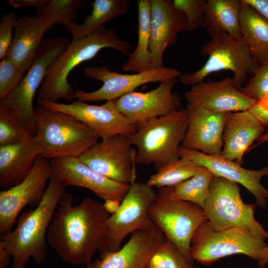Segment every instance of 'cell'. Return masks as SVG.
<instances>
[{
  "label": "cell",
  "instance_id": "6da1fadb",
  "mask_svg": "<svg viewBox=\"0 0 268 268\" xmlns=\"http://www.w3.org/2000/svg\"><path fill=\"white\" fill-rule=\"evenodd\" d=\"M69 193L61 196L49 226L47 238L52 249L65 262L89 265L97 251H107L106 222L110 217L103 204L85 197L73 205Z\"/></svg>",
  "mask_w": 268,
  "mask_h": 268
},
{
  "label": "cell",
  "instance_id": "7a4b0ae2",
  "mask_svg": "<svg viewBox=\"0 0 268 268\" xmlns=\"http://www.w3.org/2000/svg\"><path fill=\"white\" fill-rule=\"evenodd\" d=\"M67 187L59 180L51 177L40 204L34 209L24 210L17 219L15 228L0 236V244L12 258V268H25L30 258L38 265L45 262L48 229Z\"/></svg>",
  "mask_w": 268,
  "mask_h": 268
},
{
  "label": "cell",
  "instance_id": "3957f363",
  "mask_svg": "<svg viewBox=\"0 0 268 268\" xmlns=\"http://www.w3.org/2000/svg\"><path fill=\"white\" fill-rule=\"evenodd\" d=\"M105 48L129 55L131 45L128 41L120 39L114 29H108L105 25L88 36L72 40L67 49L48 68L38 93V105L45 102H57L60 99L70 102L76 98L75 91L67 79L71 71Z\"/></svg>",
  "mask_w": 268,
  "mask_h": 268
},
{
  "label": "cell",
  "instance_id": "277c9868",
  "mask_svg": "<svg viewBox=\"0 0 268 268\" xmlns=\"http://www.w3.org/2000/svg\"><path fill=\"white\" fill-rule=\"evenodd\" d=\"M189 125L187 108L136 125L135 132L129 135L135 147V163L153 164L156 170L178 159V149Z\"/></svg>",
  "mask_w": 268,
  "mask_h": 268
},
{
  "label": "cell",
  "instance_id": "5b68a950",
  "mask_svg": "<svg viewBox=\"0 0 268 268\" xmlns=\"http://www.w3.org/2000/svg\"><path fill=\"white\" fill-rule=\"evenodd\" d=\"M268 238L239 227L217 230L206 221L195 232L190 247L193 261L210 265L225 257L242 254L257 261L259 268L268 263Z\"/></svg>",
  "mask_w": 268,
  "mask_h": 268
},
{
  "label": "cell",
  "instance_id": "8992f818",
  "mask_svg": "<svg viewBox=\"0 0 268 268\" xmlns=\"http://www.w3.org/2000/svg\"><path fill=\"white\" fill-rule=\"evenodd\" d=\"M37 125L36 137L46 159L79 157L98 142L100 137L93 130L73 116L37 105L35 109Z\"/></svg>",
  "mask_w": 268,
  "mask_h": 268
},
{
  "label": "cell",
  "instance_id": "52a82bcc",
  "mask_svg": "<svg viewBox=\"0 0 268 268\" xmlns=\"http://www.w3.org/2000/svg\"><path fill=\"white\" fill-rule=\"evenodd\" d=\"M210 40L201 50V54L208 59L199 69L180 76L187 85H195L208 75L216 71L228 70L233 73V82L240 90L249 75H254L259 65L242 37L235 38L219 29H207Z\"/></svg>",
  "mask_w": 268,
  "mask_h": 268
},
{
  "label": "cell",
  "instance_id": "ba28073f",
  "mask_svg": "<svg viewBox=\"0 0 268 268\" xmlns=\"http://www.w3.org/2000/svg\"><path fill=\"white\" fill-rule=\"evenodd\" d=\"M148 213L153 224L193 265L191 240L197 229L207 221L203 209L190 201L173 199L170 187H164L158 190Z\"/></svg>",
  "mask_w": 268,
  "mask_h": 268
},
{
  "label": "cell",
  "instance_id": "9c48e42d",
  "mask_svg": "<svg viewBox=\"0 0 268 268\" xmlns=\"http://www.w3.org/2000/svg\"><path fill=\"white\" fill-rule=\"evenodd\" d=\"M70 39L60 36L43 40L32 66L18 86L0 105L10 110L25 130L33 136L37 133L33 101L49 67L71 43Z\"/></svg>",
  "mask_w": 268,
  "mask_h": 268
},
{
  "label": "cell",
  "instance_id": "30bf717a",
  "mask_svg": "<svg viewBox=\"0 0 268 268\" xmlns=\"http://www.w3.org/2000/svg\"><path fill=\"white\" fill-rule=\"evenodd\" d=\"M256 207L243 201L238 183L215 175L203 209L207 221L216 230L239 227L268 238V232L255 218Z\"/></svg>",
  "mask_w": 268,
  "mask_h": 268
},
{
  "label": "cell",
  "instance_id": "8fae6325",
  "mask_svg": "<svg viewBox=\"0 0 268 268\" xmlns=\"http://www.w3.org/2000/svg\"><path fill=\"white\" fill-rule=\"evenodd\" d=\"M156 194L153 188L146 183L134 181L131 184L119 209L111 215L106 222V251L120 250L123 241L129 234L154 225L148 210Z\"/></svg>",
  "mask_w": 268,
  "mask_h": 268
},
{
  "label": "cell",
  "instance_id": "7c38bea8",
  "mask_svg": "<svg viewBox=\"0 0 268 268\" xmlns=\"http://www.w3.org/2000/svg\"><path fill=\"white\" fill-rule=\"evenodd\" d=\"M52 177L51 163L40 155L29 174L20 183L0 192V235L10 232L21 210L36 207L42 200Z\"/></svg>",
  "mask_w": 268,
  "mask_h": 268
},
{
  "label": "cell",
  "instance_id": "4fadbf2b",
  "mask_svg": "<svg viewBox=\"0 0 268 268\" xmlns=\"http://www.w3.org/2000/svg\"><path fill=\"white\" fill-rule=\"evenodd\" d=\"M133 146L129 135L118 134L97 142L78 158L95 173L131 184L136 178Z\"/></svg>",
  "mask_w": 268,
  "mask_h": 268
},
{
  "label": "cell",
  "instance_id": "5bb4252c",
  "mask_svg": "<svg viewBox=\"0 0 268 268\" xmlns=\"http://www.w3.org/2000/svg\"><path fill=\"white\" fill-rule=\"evenodd\" d=\"M182 74L177 69L163 67L134 74H121L111 71L105 67H88L85 69L86 78L103 82L98 89L87 92L78 89L75 91L77 101L81 102L106 101L117 99L147 83L162 82Z\"/></svg>",
  "mask_w": 268,
  "mask_h": 268
},
{
  "label": "cell",
  "instance_id": "9a60e30c",
  "mask_svg": "<svg viewBox=\"0 0 268 268\" xmlns=\"http://www.w3.org/2000/svg\"><path fill=\"white\" fill-rule=\"evenodd\" d=\"M116 100L100 106L77 101L69 104L45 102L38 105L73 116L104 139L118 134L130 135L136 130V125L118 111Z\"/></svg>",
  "mask_w": 268,
  "mask_h": 268
},
{
  "label": "cell",
  "instance_id": "2e32d148",
  "mask_svg": "<svg viewBox=\"0 0 268 268\" xmlns=\"http://www.w3.org/2000/svg\"><path fill=\"white\" fill-rule=\"evenodd\" d=\"M177 81V77L172 78L148 92L127 94L116 99V107L135 125L167 115L182 105L180 96L172 91Z\"/></svg>",
  "mask_w": 268,
  "mask_h": 268
},
{
  "label": "cell",
  "instance_id": "e0dca14e",
  "mask_svg": "<svg viewBox=\"0 0 268 268\" xmlns=\"http://www.w3.org/2000/svg\"><path fill=\"white\" fill-rule=\"evenodd\" d=\"M52 177L67 187L72 186L87 189L105 201H122L131 184L117 182L100 175L82 162L77 157L65 156L51 160Z\"/></svg>",
  "mask_w": 268,
  "mask_h": 268
},
{
  "label": "cell",
  "instance_id": "ac0fdd59",
  "mask_svg": "<svg viewBox=\"0 0 268 268\" xmlns=\"http://www.w3.org/2000/svg\"><path fill=\"white\" fill-rule=\"evenodd\" d=\"M178 155L208 169L216 176L242 185L254 196L257 204L262 208H267L268 190L262 185L261 179L268 176V165L260 170H249L222 155H209L181 146Z\"/></svg>",
  "mask_w": 268,
  "mask_h": 268
},
{
  "label": "cell",
  "instance_id": "d6986e66",
  "mask_svg": "<svg viewBox=\"0 0 268 268\" xmlns=\"http://www.w3.org/2000/svg\"><path fill=\"white\" fill-rule=\"evenodd\" d=\"M131 235L120 250L101 253L100 257L81 268H146L149 259L165 236L154 224Z\"/></svg>",
  "mask_w": 268,
  "mask_h": 268
},
{
  "label": "cell",
  "instance_id": "ffe728a7",
  "mask_svg": "<svg viewBox=\"0 0 268 268\" xmlns=\"http://www.w3.org/2000/svg\"><path fill=\"white\" fill-rule=\"evenodd\" d=\"M151 38L149 50L152 68L164 67L163 55L167 47L177 41L178 35L186 30L185 14L171 0H150Z\"/></svg>",
  "mask_w": 268,
  "mask_h": 268
},
{
  "label": "cell",
  "instance_id": "44dd1931",
  "mask_svg": "<svg viewBox=\"0 0 268 268\" xmlns=\"http://www.w3.org/2000/svg\"><path fill=\"white\" fill-rule=\"evenodd\" d=\"M188 104L197 106L214 113L248 110L257 103L237 89L232 78L216 81H201L185 93Z\"/></svg>",
  "mask_w": 268,
  "mask_h": 268
},
{
  "label": "cell",
  "instance_id": "7402d4cb",
  "mask_svg": "<svg viewBox=\"0 0 268 268\" xmlns=\"http://www.w3.org/2000/svg\"><path fill=\"white\" fill-rule=\"evenodd\" d=\"M187 108L189 125L180 146L209 155H221L224 126L228 113H214L189 104Z\"/></svg>",
  "mask_w": 268,
  "mask_h": 268
},
{
  "label": "cell",
  "instance_id": "603a6c76",
  "mask_svg": "<svg viewBox=\"0 0 268 268\" xmlns=\"http://www.w3.org/2000/svg\"><path fill=\"white\" fill-rule=\"evenodd\" d=\"M265 131V127L249 110L228 113L223 133L221 155L239 164L252 143Z\"/></svg>",
  "mask_w": 268,
  "mask_h": 268
},
{
  "label": "cell",
  "instance_id": "cb8c5ba5",
  "mask_svg": "<svg viewBox=\"0 0 268 268\" xmlns=\"http://www.w3.org/2000/svg\"><path fill=\"white\" fill-rule=\"evenodd\" d=\"M6 58L21 71H28L34 62L44 33L49 29L45 22L36 15L19 17Z\"/></svg>",
  "mask_w": 268,
  "mask_h": 268
},
{
  "label": "cell",
  "instance_id": "d4e9b609",
  "mask_svg": "<svg viewBox=\"0 0 268 268\" xmlns=\"http://www.w3.org/2000/svg\"><path fill=\"white\" fill-rule=\"evenodd\" d=\"M41 149L34 136L0 146V187L5 190L21 182L31 172Z\"/></svg>",
  "mask_w": 268,
  "mask_h": 268
},
{
  "label": "cell",
  "instance_id": "484cf974",
  "mask_svg": "<svg viewBox=\"0 0 268 268\" xmlns=\"http://www.w3.org/2000/svg\"><path fill=\"white\" fill-rule=\"evenodd\" d=\"M241 1V33L260 66L268 61V20L250 5Z\"/></svg>",
  "mask_w": 268,
  "mask_h": 268
},
{
  "label": "cell",
  "instance_id": "4316f807",
  "mask_svg": "<svg viewBox=\"0 0 268 268\" xmlns=\"http://www.w3.org/2000/svg\"><path fill=\"white\" fill-rule=\"evenodd\" d=\"M91 4V13L85 17L82 24H77L73 21L63 24L71 34L72 40L89 35L108 21L126 14L131 7L129 0H95Z\"/></svg>",
  "mask_w": 268,
  "mask_h": 268
},
{
  "label": "cell",
  "instance_id": "83f0119b",
  "mask_svg": "<svg viewBox=\"0 0 268 268\" xmlns=\"http://www.w3.org/2000/svg\"><path fill=\"white\" fill-rule=\"evenodd\" d=\"M241 0H207L204 5V16L201 27L219 29L231 36L240 39V13Z\"/></svg>",
  "mask_w": 268,
  "mask_h": 268
},
{
  "label": "cell",
  "instance_id": "f1b7e54d",
  "mask_svg": "<svg viewBox=\"0 0 268 268\" xmlns=\"http://www.w3.org/2000/svg\"><path fill=\"white\" fill-rule=\"evenodd\" d=\"M138 40L135 50L129 54L122 68L125 71L141 72L152 68L149 50L151 38L150 0H138Z\"/></svg>",
  "mask_w": 268,
  "mask_h": 268
},
{
  "label": "cell",
  "instance_id": "f546056e",
  "mask_svg": "<svg viewBox=\"0 0 268 268\" xmlns=\"http://www.w3.org/2000/svg\"><path fill=\"white\" fill-rule=\"evenodd\" d=\"M193 161L183 157L163 166L146 182L152 187L160 188L173 187L187 180L203 169Z\"/></svg>",
  "mask_w": 268,
  "mask_h": 268
},
{
  "label": "cell",
  "instance_id": "4dcf8cb0",
  "mask_svg": "<svg viewBox=\"0 0 268 268\" xmlns=\"http://www.w3.org/2000/svg\"><path fill=\"white\" fill-rule=\"evenodd\" d=\"M214 176L210 170L203 167L190 179L170 187V197L173 199L196 203L203 208Z\"/></svg>",
  "mask_w": 268,
  "mask_h": 268
},
{
  "label": "cell",
  "instance_id": "1f68e13d",
  "mask_svg": "<svg viewBox=\"0 0 268 268\" xmlns=\"http://www.w3.org/2000/svg\"><path fill=\"white\" fill-rule=\"evenodd\" d=\"M84 0H47L37 8L36 15L41 18L50 29L55 24L73 21L78 17L77 10L82 9Z\"/></svg>",
  "mask_w": 268,
  "mask_h": 268
},
{
  "label": "cell",
  "instance_id": "d6a6232c",
  "mask_svg": "<svg viewBox=\"0 0 268 268\" xmlns=\"http://www.w3.org/2000/svg\"><path fill=\"white\" fill-rule=\"evenodd\" d=\"M34 137L10 110L0 105V146L25 141Z\"/></svg>",
  "mask_w": 268,
  "mask_h": 268
},
{
  "label": "cell",
  "instance_id": "836d02e7",
  "mask_svg": "<svg viewBox=\"0 0 268 268\" xmlns=\"http://www.w3.org/2000/svg\"><path fill=\"white\" fill-rule=\"evenodd\" d=\"M191 265L174 244L165 237L149 259L146 268H189Z\"/></svg>",
  "mask_w": 268,
  "mask_h": 268
},
{
  "label": "cell",
  "instance_id": "e575fe53",
  "mask_svg": "<svg viewBox=\"0 0 268 268\" xmlns=\"http://www.w3.org/2000/svg\"><path fill=\"white\" fill-rule=\"evenodd\" d=\"M205 0H174V5L182 11L187 20L186 31L192 32L201 27L204 16Z\"/></svg>",
  "mask_w": 268,
  "mask_h": 268
},
{
  "label": "cell",
  "instance_id": "d590c367",
  "mask_svg": "<svg viewBox=\"0 0 268 268\" xmlns=\"http://www.w3.org/2000/svg\"><path fill=\"white\" fill-rule=\"evenodd\" d=\"M25 72L6 57L0 63V101L10 93L20 83Z\"/></svg>",
  "mask_w": 268,
  "mask_h": 268
},
{
  "label": "cell",
  "instance_id": "8d00e7d4",
  "mask_svg": "<svg viewBox=\"0 0 268 268\" xmlns=\"http://www.w3.org/2000/svg\"><path fill=\"white\" fill-rule=\"evenodd\" d=\"M240 91L257 102L268 94V61L259 67L253 77Z\"/></svg>",
  "mask_w": 268,
  "mask_h": 268
},
{
  "label": "cell",
  "instance_id": "74e56055",
  "mask_svg": "<svg viewBox=\"0 0 268 268\" xmlns=\"http://www.w3.org/2000/svg\"><path fill=\"white\" fill-rule=\"evenodd\" d=\"M17 14L14 12L4 14L0 23V60L6 56L8 50L12 41V30L18 19Z\"/></svg>",
  "mask_w": 268,
  "mask_h": 268
},
{
  "label": "cell",
  "instance_id": "f35d334b",
  "mask_svg": "<svg viewBox=\"0 0 268 268\" xmlns=\"http://www.w3.org/2000/svg\"><path fill=\"white\" fill-rule=\"evenodd\" d=\"M261 122L268 127V94L249 110Z\"/></svg>",
  "mask_w": 268,
  "mask_h": 268
},
{
  "label": "cell",
  "instance_id": "ab89813d",
  "mask_svg": "<svg viewBox=\"0 0 268 268\" xmlns=\"http://www.w3.org/2000/svg\"><path fill=\"white\" fill-rule=\"evenodd\" d=\"M268 20V0H243Z\"/></svg>",
  "mask_w": 268,
  "mask_h": 268
},
{
  "label": "cell",
  "instance_id": "60d3db41",
  "mask_svg": "<svg viewBox=\"0 0 268 268\" xmlns=\"http://www.w3.org/2000/svg\"><path fill=\"white\" fill-rule=\"evenodd\" d=\"M47 0H9V3L13 7L35 6L36 8L44 5Z\"/></svg>",
  "mask_w": 268,
  "mask_h": 268
},
{
  "label": "cell",
  "instance_id": "b9f144b4",
  "mask_svg": "<svg viewBox=\"0 0 268 268\" xmlns=\"http://www.w3.org/2000/svg\"><path fill=\"white\" fill-rule=\"evenodd\" d=\"M121 201L114 199H108L104 201L103 206L105 210L111 215L116 213L119 209Z\"/></svg>",
  "mask_w": 268,
  "mask_h": 268
},
{
  "label": "cell",
  "instance_id": "7bdbcfd3",
  "mask_svg": "<svg viewBox=\"0 0 268 268\" xmlns=\"http://www.w3.org/2000/svg\"><path fill=\"white\" fill-rule=\"evenodd\" d=\"M11 257L8 251L0 244V268H6Z\"/></svg>",
  "mask_w": 268,
  "mask_h": 268
},
{
  "label": "cell",
  "instance_id": "ee69618b",
  "mask_svg": "<svg viewBox=\"0 0 268 268\" xmlns=\"http://www.w3.org/2000/svg\"><path fill=\"white\" fill-rule=\"evenodd\" d=\"M258 144L268 141V127L265 132L256 140Z\"/></svg>",
  "mask_w": 268,
  "mask_h": 268
},
{
  "label": "cell",
  "instance_id": "f6af8a7d",
  "mask_svg": "<svg viewBox=\"0 0 268 268\" xmlns=\"http://www.w3.org/2000/svg\"><path fill=\"white\" fill-rule=\"evenodd\" d=\"M189 268H201L195 266H194L193 265H192L189 266Z\"/></svg>",
  "mask_w": 268,
  "mask_h": 268
}]
</instances>
